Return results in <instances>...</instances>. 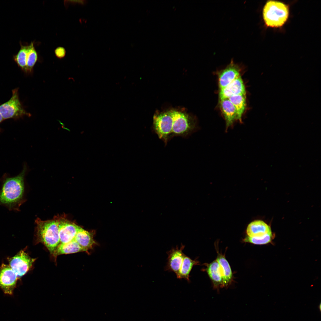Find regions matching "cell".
<instances>
[{"label": "cell", "instance_id": "6da1fadb", "mask_svg": "<svg viewBox=\"0 0 321 321\" xmlns=\"http://www.w3.org/2000/svg\"><path fill=\"white\" fill-rule=\"evenodd\" d=\"M24 166L21 172L13 177L3 176L0 189V205L10 211L19 212L21 205L24 202V177L26 171Z\"/></svg>", "mask_w": 321, "mask_h": 321}, {"label": "cell", "instance_id": "9a60e30c", "mask_svg": "<svg viewBox=\"0 0 321 321\" xmlns=\"http://www.w3.org/2000/svg\"><path fill=\"white\" fill-rule=\"evenodd\" d=\"M95 233L94 231L89 232L79 226L74 240L86 251L96 244L93 239Z\"/></svg>", "mask_w": 321, "mask_h": 321}, {"label": "cell", "instance_id": "8992f818", "mask_svg": "<svg viewBox=\"0 0 321 321\" xmlns=\"http://www.w3.org/2000/svg\"><path fill=\"white\" fill-rule=\"evenodd\" d=\"M172 118L170 111L155 115L153 128L159 138L166 144L170 139Z\"/></svg>", "mask_w": 321, "mask_h": 321}, {"label": "cell", "instance_id": "ac0fdd59", "mask_svg": "<svg viewBox=\"0 0 321 321\" xmlns=\"http://www.w3.org/2000/svg\"><path fill=\"white\" fill-rule=\"evenodd\" d=\"M199 262L196 260H192L188 257L185 255L179 273L177 276L178 279L184 278L190 282L189 274L193 267L198 265Z\"/></svg>", "mask_w": 321, "mask_h": 321}, {"label": "cell", "instance_id": "9c48e42d", "mask_svg": "<svg viewBox=\"0 0 321 321\" xmlns=\"http://www.w3.org/2000/svg\"><path fill=\"white\" fill-rule=\"evenodd\" d=\"M55 217L59 224L60 243H68L74 240L79 226L64 217Z\"/></svg>", "mask_w": 321, "mask_h": 321}, {"label": "cell", "instance_id": "e0dca14e", "mask_svg": "<svg viewBox=\"0 0 321 321\" xmlns=\"http://www.w3.org/2000/svg\"><path fill=\"white\" fill-rule=\"evenodd\" d=\"M216 260L220 266L222 285L226 286L231 281L232 276V273L230 266L228 262L223 255L219 254Z\"/></svg>", "mask_w": 321, "mask_h": 321}, {"label": "cell", "instance_id": "7a4b0ae2", "mask_svg": "<svg viewBox=\"0 0 321 321\" xmlns=\"http://www.w3.org/2000/svg\"><path fill=\"white\" fill-rule=\"evenodd\" d=\"M35 223L37 240L45 245L53 254L60 243L57 220L55 217L53 219L47 221L38 218Z\"/></svg>", "mask_w": 321, "mask_h": 321}, {"label": "cell", "instance_id": "5b68a950", "mask_svg": "<svg viewBox=\"0 0 321 321\" xmlns=\"http://www.w3.org/2000/svg\"><path fill=\"white\" fill-rule=\"evenodd\" d=\"M18 88L12 90V95L7 101L0 105V113L3 119H18L30 114L24 108L19 100Z\"/></svg>", "mask_w": 321, "mask_h": 321}, {"label": "cell", "instance_id": "7c38bea8", "mask_svg": "<svg viewBox=\"0 0 321 321\" xmlns=\"http://www.w3.org/2000/svg\"><path fill=\"white\" fill-rule=\"evenodd\" d=\"M245 86L240 76L224 88L220 89L219 95L220 99L229 98L240 94H246Z\"/></svg>", "mask_w": 321, "mask_h": 321}, {"label": "cell", "instance_id": "4fadbf2b", "mask_svg": "<svg viewBox=\"0 0 321 321\" xmlns=\"http://www.w3.org/2000/svg\"><path fill=\"white\" fill-rule=\"evenodd\" d=\"M220 106L226 121L227 130L237 120L236 110L228 98L220 99Z\"/></svg>", "mask_w": 321, "mask_h": 321}, {"label": "cell", "instance_id": "3957f363", "mask_svg": "<svg viewBox=\"0 0 321 321\" xmlns=\"http://www.w3.org/2000/svg\"><path fill=\"white\" fill-rule=\"evenodd\" d=\"M289 10L284 4L269 1L264 6L263 11L264 21L266 25L271 27H279L283 25L288 17Z\"/></svg>", "mask_w": 321, "mask_h": 321}, {"label": "cell", "instance_id": "30bf717a", "mask_svg": "<svg viewBox=\"0 0 321 321\" xmlns=\"http://www.w3.org/2000/svg\"><path fill=\"white\" fill-rule=\"evenodd\" d=\"M185 247L182 244L180 248L177 246L167 252L168 257L165 270L173 272L176 276L178 275L185 255L182 252Z\"/></svg>", "mask_w": 321, "mask_h": 321}, {"label": "cell", "instance_id": "d6986e66", "mask_svg": "<svg viewBox=\"0 0 321 321\" xmlns=\"http://www.w3.org/2000/svg\"><path fill=\"white\" fill-rule=\"evenodd\" d=\"M229 99L234 105L236 111L237 120L242 121V117L246 106V94L233 96Z\"/></svg>", "mask_w": 321, "mask_h": 321}, {"label": "cell", "instance_id": "cb8c5ba5", "mask_svg": "<svg viewBox=\"0 0 321 321\" xmlns=\"http://www.w3.org/2000/svg\"><path fill=\"white\" fill-rule=\"evenodd\" d=\"M54 53L57 58L62 59L65 56L66 51L64 48L60 46L56 48L54 51Z\"/></svg>", "mask_w": 321, "mask_h": 321}, {"label": "cell", "instance_id": "ffe728a7", "mask_svg": "<svg viewBox=\"0 0 321 321\" xmlns=\"http://www.w3.org/2000/svg\"><path fill=\"white\" fill-rule=\"evenodd\" d=\"M21 48L15 55L13 56V59L18 66L25 73H26V62L28 58V45H23L20 43Z\"/></svg>", "mask_w": 321, "mask_h": 321}, {"label": "cell", "instance_id": "d4e9b609", "mask_svg": "<svg viewBox=\"0 0 321 321\" xmlns=\"http://www.w3.org/2000/svg\"><path fill=\"white\" fill-rule=\"evenodd\" d=\"M4 120L3 117L0 113V123Z\"/></svg>", "mask_w": 321, "mask_h": 321}, {"label": "cell", "instance_id": "52a82bcc", "mask_svg": "<svg viewBox=\"0 0 321 321\" xmlns=\"http://www.w3.org/2000/svg\"><path fill=\"white\" fill-rule=\"evenodd\" d=\"M35 260L24 250L20 251L13 257L8 259L9 265L18 278L23 276L29 270Z\"/></svg>", "mask_w": 321, "mask_h": 321}, {"label": "cell", "instance_id": "7402d4cb", "mask_svg": "<svg viewBox=\"0 0 321 321\" xmlns=\"http://www.w3.org/2000/svg\"><path fill=\"white\" fill-rule=\"evenodd\" d=\"M34 42L29 45L28 58L26 62V73L31 74L38 60V54L35 48Z\"/></svg>", "mask_w": 321, "mask_h": 321}, {"label": "cell", "instance_id": "ba28073f", "mask_svg": "<svg viewBox=\"0 0 321 321\" xmlns=\"http://www.w3.org/2000/svg\"><path fill=\"white\" fill-rule=\"evenodd\" d=\"M18 278L9 265L1 264L0 267V287L4 294L12 295Z\"/></svg>", "mask_w": 321, "mask_h": 321}, {"label": "cell", "instance_id": "5bb4252c", "mask_svg": "<svg viewBox=\"0 0 321 321\" xmlns=\"http://www.w3.org/2000/svg\"><path fill=\"white\" fill-rule=\"evenodd\" d=\"M248 236L251 237H260L268 234L272 233L270 227L263 221L257 220L252 222L246 229Z\"/></svg>", "mask_w": 321, "mask_h": 321}, {"label": "cell", "instance_id": "2e32d148", "mask_svg": "<svg viewBox=\"0 0 321 321\" xmlns=\"http://www.w3.org/2000/svg\"><path fill=\"white\" fill-rule=\"evenodd\" d=\"M83 251H86L82 248L74 239L68 243H60L53 255L55 257H56L61 254H72Z\"/></svg>", "mask_w": 321, "mask_h": 321}, {"label": "cell", "instance_id": "8fae6325", "mask_svg": "<svg viewBox=\"0 0 321 321\" xmlns=\"http://www.w3.org/2000/svg\"><path fill=\"white\" fill-rule=\"evenodd\" d=\"M240 67L232 60L230 63L219 73L218 81L220 89L224 88L240 76Z\"/></svg>", "mask_w": 321, "mask_h": 321}, {"label": "cell", "instance_id": "277c9868", "mask_svg": "<svg viewBox=\"0 0 321 321\" xmlns=\"http://www.w3.org/2000/svg\"><path fill=\"white\" fill-rule=\"evenodd\" d=\"M172 118L171 138L175 136L186 137L194 131V121L187 114L174 110L170 111Z\"/></svg>", "mask_w": 321, "mask_h": 321}, {"label": "cell", "instance_id": "603a6c76", "mask_svg": "<svg viewBox=\"0 0 321 321\" xmlns=\"http://www.w3.org/2000/svg\"><path fill=\"white\" fill-rule=\"evenodd\" d=\"M272 238L273 235L272 233H271L260 237H251L247 236L243 240V241L246 242L260 245L266 244L271 242Z\"/></svg>", "mask_w": 321, "mask_h": 321}, {"label": "cell", "instance_id": "44dd1931", "mask_svg": "<svg viewBox=\"0 0 321 321\" xmlns=\"http://www.w3.org/2000/svg\"><path fill=\"white\" fill-rule=\"evenodd\" d=\"M207 272L215 285L218 286L221 284L222 285L220 266L216 260L208 265Z\"/></svg>", "mask_w": 321, "mask_h": 321}]
</instances>
